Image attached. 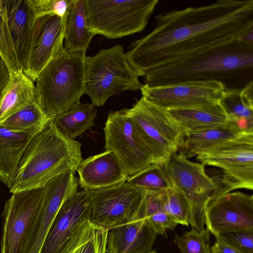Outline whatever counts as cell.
Wrapping results in <instances>:
<instances>
[{
    "label": "cell",
    "instance_id": "8",
    "mask_svg": "<svg viewBox=\"0 0 253 253\" xmlns=\"http://www.w3.org/2000/svg\"><path fill=\"white\" fill-rule=\"evenodd\" d=\"M205 166L218 168L222 172V188L217 193L238 189H253V129L196 156Z\"/></svg>",
    "mask_w": 253,
    "mask_h": 253
},
{
    "label": "cell",
    "instance_id": "34",
    "mask_svg": "<svg viewBox=\"0 0 253 253\" xmlns=\"http://www.w3.org/2000/svg\"><path fill=\"white\" fill-rule=\"evenodd\" d=\"M216 238L222 239L242 253H253V231L225 232Z\"/></svg>",
    "mask_w": 253,
    "mask_h": 253
},
{
    "label": "cell",
    "instance_id": "40",
    "mask_svg": "<svg viewBox=\"0 0 253 253\" xmlns=\"http://www.w3.org/2000/svg\"><path fill=\"white\" fill-rule=\"evenodd\" d=\"M238 41L243 43L253 45V29L249 30L240 36Z\"/></svg>",
    "mask_w": 253,
    "mask_h": 253
},
{
    "label": "cell",
    "instance_id": "37",
    "mask_svg": "<svg viewBox=\"0 0 253 253\" xmlns=\"http://www.w3.org/2000/svg\"><path fill=\"white\" fill-rule=\"evenodd\" d=\"M1 14H0V54L5 61L10 71H13L19 69L9 44L3 25Z\"/></svg>",
    "mask_w": 253,
    "mask_h": 253
},
{
    "label": "cell",
    "instance_id": "19",
    "mask_svg": "<svg viewBox=\"0 0 253 253\" xmlns=\"http://www.w3.org/2000/svg\"><path fill=\"white\" fill-rule=\"evenodd\" d=\"M77 171L79 185L93 191L126 182L128 177L114 154L109 150L83 160Z\"/></svg>",
    "mask_w": 253,
    "mask_h": 253
},
{
    "label": "cell",
    "instance_id": "22",
    "mask_svg": "<svg viewBox=\"0 0 253 253\" xmlns=\"http://www.w3.org/2000/svg\"><path fill=\"white\" fill-rule=\"evenodd\" d=\"M184 135L218 126L227 123V118L219 102L194 108L168 110Z\"/></svg>",
    "mask_w": 253,
    "mask_h": 253
},
{
    "label": "cell",
    "instance_id": "36",
    "mask_svg": "<svg viewBox=\"0 0 253 253\" xmlns=\"http://www.w3.org/2000/svg\"><path fill=\"white\" fill-rule=\"evenodd\" d=\"M157 234H164L167 230H173L178 224L176 221L163 210L146 218Z\"/></svg>",
    "mask_w": 253,
    "mask_h": 253
},
{
    "label": "cell",
    "instance_id": "32",
    "mask_svg": "<svg viewBox=\"0 0 253 253\" xmlns=\"http://www.w3.org/2000/svg\"><path fill=\"white\" fill-rule=\"evenodd\" d=\"M210 233L207 228L200 231L192 228L182 236L175 235L174 242L181 253H211Z\"/></svg>",
    "mask_w": 253,
    "mask_h": 253
},
{
    "label": "cell",
    "instance_id": "20",
    "mask_svg": "<svg viewBox=\"0 0 253 253\" xmlns=\"http://www.w3.org/2000/svg\"><path fill=\"white\" fill-rule=\"evenodd\" d=\"M157 234L144 217L108 230L106 253H147Z\"/></svg>",
    "mask_w": 253,
    "mask_h": 253
},
{
    "label": "cell",
    "instance_id": "7",
    "mask_svg": "<svg viewBox=\"0 0 253 253\" xmlns=\"http://www.w3.org/2000/svg\"><path fill=\"white\" fill-rule=\"evenodd\" d=\"M159 0H85L88 27L116 39L142 32Z\"/></svg>",
    "mask_w": 253,
    "mask_h": 253
},
{
    "label": "cell",
    "instance_id": "30",
    "mask_svg": "<svg viewBox=\"0 0 253 253\" xmlns=\"http://www.w3.org/2000/svg\"><path fill=\"white\" fill-rule=\"evenodd\" d=\"M127 183L146 190L167 191L172 188L163 166L152 164L136 174L128 176Z\"/></svg>",
    "mask_w": 253,
    "mask_h": 253
},
{
    "label": "cell",
    "instance_id": "15",
    "mask_svg": "<svg viewBox=\"0 0 253 253\" xmlns=\"http://www.w3.org/2000/svg\"><path fill=\"white\" fill-rule=\"evenodd\" d=\"M78 178L72 172L60 174L46 184L23 253H40L49 229L60 208L68 197L78 191Z\"/></svg>",
    "mask_w": 253,
    "mask_h": 253
},
{
    "label": "cell",
    "instance_id": "6",
    "mask_svg": "<svg viewBox=\"0 0 253 253\" xmlns=\"http://www.w3.org/2000/svg\"><path fill=\"white\" fill-rule=\"evenodd\" d=\"M123 110L150 151L154 164L163 166L181 148L184 132L168 110L142 96L131 108Z\"/></svg>",
    "mask_w": 253,
    "mask_h": 253
},
{
    "label": "cell",
    "instance_id": "39",
    "mask_svg": "<svg viewBox=\"0 0 253 253\" xmlns=\"http://www.w3.org/2000/svg\"><path fill=\"white\" fill-rule=\"evenodd\" d=\"M211 247V253H242L228 243L219 238Z\"/></svg>",
    "mask_w": 253,
    "mask_h": 253
},
{
    "label": "cell",
    "instance_id": "17",
    "mask_svg": "<svg viewBox=\"0 0 253 253\" xmlns=\"http://www.w3.org/2000/svg\"><path fill=\"white\" fill-rule=\"evenodd\" d=\"M91 191H78L64 202L39 253H62L76 233L90 220Z\"/></svg>",
    "mask_w": 253,
    "mask_h": 253
},
{
    "label": "cell",
    "instance_id": "18",
    "mask_svg": "<svg viewBox=\"0 0 253 253\" xmlns=\"http://www.w3.org/2000/svg\"><path fill=\"white\" fill-rule=\"evenodd\" d=\"M2 22L18 68L26 69L30 24L33 14L27 0H3Z\"/></svg>",
    "mask_w": 253,
    "mask_h": 253
},
{
    "label": "cell",
    "instance_id": "28",
    "mask_svg": "<svg viewBox=\"0 0 253 253\" xmlns=\"http://www.w3.org/2000/svg\"><path fill=\"white\" fill-rule=\"evenodd\" d=\"M108 232L89 221L76 233L62 253H106Z\"/></svg>",
    "mask_w": 253,
    "mask_h": 253
},
{
    "label": "cell",
    "instance_id": "12",
    "mask_svg": "<svg viewBox=\"0 0 253 253\" xmlns=\"http://www.w3.org/2000/svg\"><path fill=\"white\" fill-rule=\"evenodd\" d=\"M43 188L13 193L5 202L1 253H23L38 211Z\"/></svg>",
    "mask_w": 253,
    "mask_h": 253
},
{
    "label": "cell",
    "instance_id": "4",
    "mask_svg": "<svg viewBox=\"0 0 253 253\" xmlns=\"http://www.w3.org/2000/svg\"><path fill=\"white\" fill-rule=\"evenodd\" d=\"M85 56L64 48L39 74L34 100L51 120L81 103L85 93Z\"/></svg>",
    "mask_w": 253,
    "mask_h": 253
},
{
    "label": "cell",
    "instance_id": "10",
    "mask_svg": "<svg viewBox=\"0 0 253 253\" xmlns=\"http://www.w3.org/2000/svg\"><path fill=\"white\" fill-rule=\"evenodd\" d=\"M145 190L126 181L91 191V223L108 230L143 217Z\"/></svg>",
    "mask_w": 253,
    "mask_h": 253
},
{
    "label": "cell",
    "instance_id": "16",
    "mask_svg": "<svg viewBox=\"0 0 253 253\" xmlns=\"http://www.w3.org/2000/svg\"><path fill=\"white\" fill-rule=\"evenodd\" d=\"M64 18L54 15L32 18L24 73L34 82L47 64L64 49Z\"/></svg>",
    "mask_w": 253,
    "mask_h": 253
},
{
    "label": "cell",
    "instance_id": "9",
    "mask_svg": "<svg viewBox=\"0 0 253 253\" xmlns=\"http://www.w3.org/2000/svg\"><path fill=\"white\" fill-rule=\"evenodd\" d=\"M205 167L189 160L181 153L174 154L163 166L172 188L188 199L191 209L189 225L198 231L205 228L206 204L219 189L218 184L207 174Z\"/></svg>",
    "mask_w": 253,
    "mask_h": 253
},
{
    "label": "cell",
    "instance_id": "24",
    "mask_svg": "<svg viewBox=\"0 0 253 253\" xmlns=\"http://www.w3.org/2000/svg\"><path fill=\"white\" fill-rule=\"evenodd\" d=\"M245 130L237 124L229 121L222 126L186 134L181 146L183 150L181 153L187 158L196 156L237 136Z\"/></svg>",
    "mask_w": 253,
    "mask_h": 253
},
{
    "label": "cell",
    "instance_id": "14",
    "mask_svg": "<svg viewBox=\"0 0 253 253\" xmlns=\"http://www.w3.org/2000/svg\"><path fill=\"white\" fill-rule=\"evenodd\" d=\"M206 228L215 238L228 231H253V196L241 192L215 195L204 209Z\"/></svg>",
    "mask_w": 253,
    "mask_h": 253
},
{
    "label": "cell",
    "instance_id": "27",
    "mask_svg": "<svg viewBox=\"0 0 253 253\" xmlns=\"http://www.w3.org/2000/svg\"><path fill=\"white\" fill-rule=\"evenodd\" d=\"M97 110L92 103H80L76 107L56 117L53 122L59 130L74 140L94 125Z\"/></svg>",
    "mask_w": 253,
    "mask_h": 253
},
{
    "label": "cell",
    "instance_id": "33",
    "mask_svg": "<svg viewBox=\"0 0 253 253\" xmlns=\"http://www.w3.org/2000/svg\"><path fill=\"white\" fill-rule=\"evenodd\" d=\"M34 17L47 15L64 18L72 0H27Z\"/></svg>",
    "mask_w": 253,
    "mask_h": 253
},
{
    "label": "cell",
    "instance_id": "3",
    "mask_svg": "<svg viewBox=\"0 0 253 253\" xmlns=\"http://www.w3.org/2000/svg\"><path fill=\"white\" fill-rule=\"evenodd\" d=\"M81 146L50 121L33 137L23 152L10 192L42 188L60 174L75 173L83 160Z\"/></svg>",
    "mask_w": 253,
    "mask_h": 253
},
{
    "label": "cell",
    "instance_id": "31",
    "mask_svg": "<svg viewBox=\"0 0 253 253\" xmlns=\"http://www.w3.org/2000/svg\"><path fill=\"white\" fill-rule=\"evenodd\" d=\"M163 210L169 214L178 224L188 226L191 206L187 197L173 188L165 192Z\"/></svg>",
    "mask_w": 253,
    "mask_h": 253
},
{
    "label": "cell",
    "instance_id": "23",
    "mask_svg": "<svg viewBox=\"0 0 253 253\" xmlns=\"http://www.w3.org/2000/svg\"><path fill=\"white\" fill-rule=\"evenodd\" d=\"M94 36L88 26L85 0H72L64 18V49L85 54Z\"/></svg>",
    "mask_w": 253,
    "mask_h": 253
},
{
    "label": "cell",
    "instance_id": "2",
    "mask_svg": "<svg viewBox=\"0 0 253 253\" xmlns=\"http://www.w3.org/2000/svg\"><path fill=\"white\" fill-rule=\"evenodd\" d=\"M148 86L213 81L226 89H242L253 81V45L238 41L147 71Z\"/></svg>",
    "mask_w": 253,
    "mask_h": 253
},
{
    "label": "cell",
    "instance_id": "38",
    "mask_svg": "<svg viewBox=\"0 0 253 253\" xmlns=\"http://www.w3.org/2000/svg\"><path fill=\"white\" fill-rule=\"evenodd\" d=\"M10 74L8 66L0 54V99L9 83Z\"/></svg>",
    "mask_w": 253,
    "mask_h": 253
},
{
    "label": "cell",
    "instance_id": "41",
    "mask_svg": "<svg viewBox=\"0 0 253 253\" xmlns=\"http://www.w3.org/2000/svg\"><path fill=\"white\" fill-rule=\"evenodd\" d=\"M3 0H0V14L3 12Z\"/></svg>",
    "mask_w": 253,
    "mask_h": 253
},
{
    "label": "cell",
    "instance_id": "35",
    "mask_svg": "<svg viewBox=\"0 0 253 253\" xmlns=\"http://www.w3.org/2000/svg\"><path fill=\"white\" fill-rule=\"evenodd\" d=\"M145 190L143 217L145 218L163 210L166 191Z\"/></svg>",
    "mask_w": 253,
    "mask_h": 253
},
{
    "label": "cell",
    "instance_id": "26",
    "mask_svg": "<svg viewBox=\"0 0 253 253\" xmlns=\"http://www.w3.org/2000/svg\"><path fill=\"white\" fill-rule=\"evenodd\" d=\"M219 104L229 121L253 129V81L242 89H226Z\"/></svg>",
    "mask_w": 253,
    "mask_h": 253
},
{
    "label": "cell",
    "instance_id": "42",
    "mask_svg": "<svg viewBox=\"0 0 253 253\" xmlns=\"http://www.w3.org/2000/svg\"><path fill=\"white\" fill-rule=\"evenodd\" d=\"M147 253H157L154 251H151V252Z\"/></svg>",
    "mask_w": 253,
    "mask_h": 253
},
{
    "label": "cell",
    "instance_id": "11",
    "mask_svg": "<svg viewBox=\"0 0 253 253\" xmlns=\"http://www.w3.org/2000/svg\"><path fill=\"white\" fill-rule=\"evenodd\" d=\"M103 129L105 150L114 154L128 176L154 163L150 151L123 109L109 114Z\"/></svg>",
    "mask_w": 253,
    "mask_h": 253
},
{
    "label": "cell",
    "instance_id": "21",
    "mask_svg": "<svg viewBox=\"0 0 253 253\" xmlns=\"http://www.w3.org/2000/svg\"><path fill=\"white\" fill-rule=\"evenodd\" d=\"M39 132L13 131L0 126V181L9 189L23 152Z\"/></svg>",
    "mask_w": 253,
    "mask_h": 253
},
{
    "label": "cell",
    "instance_id": "13",
    "mask_svg": "<svg viewBox=\"0 0 253 253\" xmlns=\"http://www.w3.org/2000/svg\"><path fill=\"white\" fill-rule=\"evenodd\" d=\"M225 87L213 81L188 82L158 86L142 85V96L167 110L186 109L219 102Z\"/></svg>",
    "mask_w": 253,
    "mask_h": 253
},
{
    "label": "cell",
    "instance_id": "1",
    "mask_svg": "<svg viewBox=\"0 0 253 253\" xmlns=\"http://www.w3.org/2000/svg\"><path fill=\"white\" fill-rule=\"evenodd\" d=\"M126 53L143 76L156 67L232 43L253 29V0H218L160 13Z\"/></svg>",
    "mask_w": 253,
    "mask_h": 253
},
{
    "label": "cell",
    "instance_id": "5",
    "mask_svg": "<svg viewBox=\"0 0 253 253\" xmlns=\"http://www.w3.org/2000/svg\"><path fill=\"white\" fill-rule=\"evenodd\" d=\"M85 93L95 107L102 106L112 96L140 89L142 75L129 62L123 47L117 44L100 50L84 62Z\"/></svg>",
    "mask_w": 253,
    "mask_h": 253
},
{
    "label": "cell",
    "instance_id": "25",
    "mask_svg": "<svg viewBox=\"0 0 253 253\" xmlns=\"http://www.w3.org/2000/svg\"><path fill=\"white\" fill-rule=\"evenodd\" d=\"M34 82L22 69L11 71L9 83L0 99V120L23 109L34 100Z\"/></svg>",
    "mask_w": 253,
    "mask_h": 253
},
{
    "label": "cell",
    "instance_id": "29",
    "mask_svg": "<svg viewBox=\"0 0 253 253\" xmlns=\"http://www.w3.org/2000/svg\"><path fill=\"white\" fill-rule=\"evenodd\" d=\"M50 121L34 100L19 111L0 120V126L13 131H41Z\"/></svg>",
    "mask_w": 253,
    "mask_h": 253
}]
</instances>
